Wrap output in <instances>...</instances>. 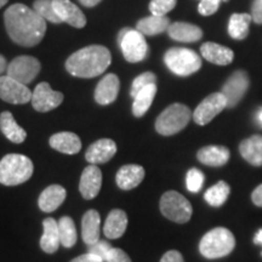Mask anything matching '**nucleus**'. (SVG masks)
Instances as JSON below:
<instances>
[{
  "instance_id": "f257e3e1",
  "label": "nucleus",
  "mask_w": 262,
  "mask_h": 262,
  "mask_svg": "<svg viewBox=\"0 0 262 262\" xmlns=\"http://www.w3.org/2000/svg\"><path fill=\"white\" fill-rule=\"evenodd\" d=\"M4 22L9 37L21 47H35L47 33V21L24 4L9 6L4 14Z\"/></svg>"
},
{
  "instance_id": "f03ea898",
  "label": "nucleus",
  "mask_w": 262,
  "mask_h": 262,
  "mask_svg": "<svg viewBox=\"0 0 262 262\" xmlns=\"http://www.w3.org/2000/svg\"><path fill=\"white\" fill-rule=\"evenodd\" d=\"M112 56L106 47L90 45L72 54L66 61V70L78 78H95L110 67Z\"/></svg>"
},
{
  "instance_id": "7ed1b4c3",
  "label": "nucleus",
  "mask_w": 262,
  "mask_h": 262,
  "mask_svg": "<svg viewBox=\"0 0 262 262\" xmlns=\"http://www.w3.org/2000/svg\"><path fill=\"white\" fill-rule=\"evenodd\" d=\"M32 160L24 155L11 153L0 160V183L5 186H18L32 178Z\"/></svg>"
},
{
  "instance_id": "20e7f679",
  "label": "nucleus",
  "mask_w": 262,
  "mask_h": 262,
  "mask_svg": "<svg viewBox=\"0 0 262 262\" xmlns=\"http://www.w3.org/2000/svg\"><path fill=\"white\" fill-rule=\"evenodd\" d=\"M235 238L231 231L225 227H216L203 235L199 243V251L206 258H221L233 251Z\"/></svg>"
},
{
  "instance_id": "39448f33",
  "label": "nucleus",
  "mask_w": 262,
  "mask_h": 262,
  "mask_svg": "<svg viewBox=\"0 0 262 262\" xmlns=\"http://www.w3.org/2000/svg\"><path fill=\"white\" fill-rule=\"evenodd\" d=\"M191 110L182 103H173L166 107L156 120L157 133L163 136H171L185 129L191 120Z\"/></svg>"
},
{
  "instance_id": "423d86ee",
  "label": "nucleus",
  "mask_w": 262,
  "mask_h": 262,
  "mask_svg": "<svg viewBox=\"0 0 262 262\" xmlns=\"http://www.w3.org/2000/svg\"><path fill=\"white\" fill-rule=\"evenodd\" d=\"M166 67L173 74L180 77H187L201 70L202 58L191 49L171 48L164 55Z\"/></svg>"
},
{
  "instance_id": "0eeeda50",
  "label": "nucleus",
  "mask_w": 262,
  "mask_h": 262,
  "mask_svg": "<svg viewBox=\"0 0 262 262\" xmlns=\"http://www.w3.org/2000/svg\"><path fill=\"white\" fill-rule=\"evenodd\" d=\"M160 211L170 221L186 224L191 220L193 209L188 199L176 191L165 192L160 198Z\"/></svg>"
},
{
  "instance_id": "6e6552de",
  "label": "nucleus",
  "mask_w": 262,
  "mask_h": 262,
  "mask_svg": "<svg viewBox=\"0 0 262 262\" xmlns=\"http://www.w3.org/2000/svg\"><path fill=\"white\" fill-rule=\"evenodd\" d=\"M118 42L125 57L130 63H137L143 61L148 54V45L145 35L137 29L124 28L118 34Z\"/></svg>"
},
{
  "instance_id": "1a4fd4ad",
  "label": "nucleus",
  "mask_w": 262,
  "mask_h": 262,
  "mask_svg": "<svg viewBox=\"0 0 262 262\" xmlns=\"http://www.w3.org/2000/svg\"><path fill=\"white\" fill-rule=\"evenodd\" d=\"M39 72H40V62L35 57L27 55L14 58L6 68V75L25 85L32 83Z\"/></svg>"
},
{
  "instance_id": "9d476101",
  "label": "nucleus",
  "mask_w": 262,
  "mask_h": 262,
  "mask_svg": "<svg viewBox=\"0 0 262 262\" xmlns=\"http://www.w3.org/2000/svg\"><path fill=\"white\" fill-rule=\"evenodd\" d=\"M227 108L226 98L221 93H214L206 96L193 112V120L198 125H206L214 118Z\"/></svg>"
},
{
  "instance_id": "9b49d317",
  "label": "nucleus",
  "mask_w": 262,
  "mask_h": 262,
  "mask_svg": "<svg viewBox=\"0 0 262 262\" xmlns=\"http://www.w3.org/2000/svg\"><path fill=\"white\" fill-rule=\"evenodd\" d=\"M249 84H250V80H249L247 72L244 71H235L226 80L224 86H222L221 94L226 98L227 108H234L241 102L249 89Z\"/></svg>"
},
{
  "instance_id": "f8f14e48",
  "label": "nucleus",
  "mask_w": 262,
  "mask_h": 262,
  "mask_svg": "<svg viewBox=\"0 0 262 262\" xmlns=\"http://www.w3.org/2000/svg\"><path fill=\"white\" fill-rule=\"evenodd\" d=\"M32 106L38 112H49L55 110L63 102V94L60 91H54L50 84L39 83L32 94Z\"/></svg>"
},
{
  "instance_id": "ddd939ff",
  "label": "nucleus",
  "mask_w": 262,
  "mask_h": 262,
  "mask_svg": "<svg viewBox=\"0 0 262 262\" xmlns=\"http://www.w3.org/2000/svg\"><path fill=\"white\" fill-rule=\"evenodd\" d=\"M0 98L12 104H25L32 100V93L27 85L4 75L0 77Z\"/></svg>"
},
{
  "instance_id": "4468645a",
  "label": "nucleus",
  "mask_w": 262,
  "mask_h": 262,
  "mask_svg": "<svg viewBox=\"0 0 262 262\" xmlns=\"http://www.w3.org/2000/svg\"><path fill=\"white\" fill-rule=\"evenodd\" d=\"M52 5L62 22H66L74 28H83L86 25L84 12L70 0H52Z\"/></svg>"
},
{
  "instance_id": "2eb2a0df",
  "label": "nucleus",
  "mask_w": 262,
  "mask_h": 262,
  "mask_svg": "<svg viewBox=\"0 0 262 262\" xmlns=\"http://www.w3.org/2000/svg\"><path fill=\"white\" fill-rule=\"evenodd\" d=\"M101 185H102V172L100 168L94 164L86 166L81 173L79 182V191L83 198L88 201L96 198L101 191Z\"/></svg>"
},
{
  "instance_id": "dca6fc26",
  "label": "nucleus",
  "mask_w": 262,
  "mask_h": 262,
  "mask_svg": "<svg viewBox=\"0 0 262 262\" xmlns=\"http://www.w3.org/2000/svg\"><path fill=\"white\" fill-rule=\"evenodd\" d=\"M120 89L119 78L116 74L104 75L95 90V100L101 106L113 103L117 100Z\"/></svg>"
},
{
  "instance_id": "f3484780",
  "label": "nucleus",
  "mask_w": 262,
  "mask_h": 262,
  "mask_svg": "<svg viewBox=\"0 0 262 262\" xmlns=\"http://www.w3.org/2000/svg\"><path fill=\"white\" fill-rule=\"evenodd\" d=\"M117 153V145L113 140L111 139H101L94 142L86 153L85 158L90 164H103L110 162Z\"/></svg>"
},
{
  "instance_id": "a211bd4d",
  "label": "nucleus",
  "mask_w": 262,
  "mask_h": 262,
  "mask_svg": "<svg viewBox=\"0 0 262 262\" xmlns=\"http://www.w3.org/2000/svg\"><path fill=\"white\" fill-rule=\"evenodd\" d=\"M145 179V169L137 164H127L118 170L116 181L118 187L124 191L136 188Z\"/></svg>"
},
{
  "instance_id": "6ab92c4d",
  "label": "nucleus",
  "mask_w": 262,
  "mask_h": 262,
  "mask_svg": "<svg viewBox=\"0 0 262 262\" xmlns=\"http://www.w3.org/2000/svg\"><path fill=\"white\" fill-rule=\"evenodd\" d=\"M201 52L206 61L217 66H227L234 60V52L231 49L216 42H204L201 47Z\"/></svg>"
},
{
  "instance_id": "aec40b11",
  "label": "nucleus",
  "mask_w": 262,
  "mask_h": 262,
  "mask_svg": "<svg viewBox=\"0 0 262 262\" xmlns=\"http://www.w3.org/2000/svg\"><path fill=\"white\" fill-rule=\"evenodd\" d=\"M101 234V217L98 211L88 210L81 219V237L84 243L88 245L95 244L100 241Z\"/></svg>"
},
{
  "instance_id": "412c9836",
  "label": "nucleus",
  "mask_w": 262,
  "mask_h": 262,
  "mask_svg": "<svg viewBox=\"0 0 262 262\" xmlns=\"http://www.w3.org/2000/svg\"><path fill=\"white\" fill-rule=\"evenodd\" d=\"M49 143L54 149L64 155H77L81 149V141L79 136L74 133H57L52 135L49 140Z\"/></svg>"
},
{
  "instance_id": "4be33fe9",
  "label": "nucleus",
  "mask_w": 262,
  "mask_h": 262,
  "mask_svg": "<svg viewBox=\"0 0 262 262\" xmlns=\"http://www.w3.org/2000/svg\"><path fill=\"white\" fill-rule=\"evenodd\" d=\"M67 192L60 185H51L41 192L39 195L38 204L40 210L44 212H52L64 202Z\"/></svg>"
},
{
  "instance_id": "5701e85b",
  "label": "nucleus",
  "mask_w": 262,
  "mask_h": 262,
  "mask_svg": "<svg viewBox=\"0 0 262 262\" xmlns=\"http://www.w3.org/2000/svg\"><path fill=\"white\" fill-rule=\"evenodd\" d=\"M42 227H44V232L40 238V248L48 254L56 253L61 245L58 222L55 219L48 217L42 221Z\"/></svg>"
},
{
  "instance_id": "b1692460",
  "label": "nucleus",
  "mask_w": 262,
  "mask_h": 262,
  "mask_svg": "<svg viewBox=\"0 0 262 262\" xmlns=\"http://www.w3.org/2000/svg\"><path fill=\"white\" fill-rule=\"evenodd\" d=\"M196 158L208 166H224L229 160V149L225 146H205L198 150Z\"/></svg>"
},
{
  "instance_id": "393cba45",
  "label": "nucleus",
  "mask_w": 262,
  "mask_h": 262,
  "mask_svg": "<svg viewBox=\"0 0 262 262\" xmlns=\"http://www.w3.org/2000/svg\"><path fill=\"white\" fill-rule=\"evenodd\" d=\"M169 37L176 41L194 42L203 37V31L198 26L187 22H175L168 28Z\"/></svg>"
},
{
  "instance_id": "a878e982",
  "label": "nucleus",
  "mask_w": 262,
  "mask_h": 262,
  "mask_svg": "<svg viewBox=\"0 0 262 262\" xmlns=\"http://www.w3.org/2000/svg\"><path fill=\"white\" fill-rule=\"evenodd\" d=\"M239 152L249 164L262 166V136L253 135L242 141Z\"/></svg>"
},
{
  "instance_id": "bb28decb",
  "label": "nucleus",
  "mask_w": 262,
  "mask_h": 262,
  "mask_svg": "<svg viewBox=\"0 0 262 262\" xmlns=\"http://www.w3.org/2000/svg\"><path fill=\"white\" fill-rule=\"evenodd\" d=\"M127 227L126 212L120 209H114L108 214L106 224L103 227V233L110 239H118L125 233Z\"/></svg>"
},
{
  "instance_id": "cd10ccee",
  "label": "nucleus",
  "mask_w": 262,
  "mask_h": 262,
  "mask_svg": "<svg viewBox=\"0 0 262 262\" xmlns=\"http://www.w3.org/2000/svg\"><path fill=\"white\" fill-rule=\"evenodd\" d=\"M0 130L6 139L14 143H22L27 137L26 130L16 123L14 116L8 111L0 114Z\"/></svg>"
},
{
  "instance_id": "c85d7f7f",
  "label": "nucleus",
  "mask_w": 262,
  "mask_h": 262,
  "mask_svg": "<svg viewBox=\"0 0 262 262\" xmlns=\"http://www.w3.org/2000/svg\"><path fill=\"white\" fill-rule=\"evenodd\" d=\"M170 21L166 16L150 15L148 17L140 19L136 25V29L143 35H157L168 31Z\"/></svg>"
},
{
  "instance_id": "c756f323",
  "label": "nucleus",
  "mask_w": 262,
  "mask_h": 262,
  "mask_svg": "<svg viewBox=\"0 0 262 262\" xmlns=\"http://www.w3.org/2000/svg\"><path fill=\"white\" fill-rule=\"evenodd\" d=\"M157 94V85L150 84L148 86H146L145 89H142L139 94L134 97V103H133V113L134 116L140 118L143 117L146 114L147 111L149 110V107L152 106L153 100H155Z\"/></svg>"
},
{
  "instance_id": "7c9ffc66",
  "label": "nucleus",
  "mask_w": 262,
  "mask_h": 262,
  "mask_svg": "<svg viewBox=\"0 0 262 262\" xmlns=\"http://www.w3.org/2000/svg\"><path fill=\"white\" fill-rule=\"evenodd\" d=\"M253 21L249 14H233L228 22V33L233 39L243 40L249 34V26Z\"/></svg>"
},
{
  "instance_id": "2f4dec72",
  "label": "nucleus",
  "mask_w": 262,
  "mask_h": 262,
  "mask_svg": "<svg viewBox=\"0 0 262 262\" xmlns=\"http://www.w3.org/2000/svg\"><path fill=\"white\" fill-rule=\"evenodd\" d=\"M229 192H231V188H229L228 183L225 181H220L205 192L204 199L209 205L221 206L227 201Z\"/></svg>"
},
{
  "instance_id": "473e14b6",
  "label": "nucleus",
  "mask_w": 262,
  "mask_h": 262,
  "mask_svg": "<svg viewBox=\"0 0 262 262\" xmlns=\"http://www.w3.org/2000/svg\"><path fill=\"white\" fill-rule=\"evenodd\" d=\"M58 231H60L61 245L64 248H72L77 243V228L74 221L70 216H63L58 221Z\"/></svg>"
},
{
  "instance_id": "72a5a7b5",
  "label": "nucleus",
  "mask_w": 262,
  "mask_h": 262,
  "mask_svg": "<svg viewBox=\"0 0 262 262\" xmlns=\"http://www.w3.org/2000/svg\"><path fill=\"white\" fill-rule=\"evenodd\" d=\"M33 10L39 16H41L45 21L51 22V24H61V19L55 12L54 5H52V0H35L33 3Z\"/></svg>"
},
{
  "instance_id": "f704fd0d",
  "label": "nucleus",
  "mask_w": 262,
  "mask_h": 262,
  "mask_svg": "<svg viewBox=\"0 0 262 262\" xmlns=\"http://www.w3.org/2000/svg\"><path fill=\"white\" fill-rule=\"evenodd\" d=\"M156 81H157V77L155 73H152V72H145V73L140 74L139 77L135 78V80L133 81V84H131V89H130L131 97H135L141 90L145 89L146 86H148L150 84H156Z\"/></svg>"
},
{
  "instance_id": "c9c22d12",
  "label": "nucleus",
  "mask_w": 262,
  "mask_h": 262,
  "mask_svg": "<svg viewBox=\"0 0 262 262\" xmlns=\"http://www.w3.org/2000/svg\"><path fill=\"white\" fill-rule=\"evenodd\" d=\"M203 183H204V173L196 168L189 170L186 176V186H187L188 191L198 193L203 187Z\"/></svg>"
},
{
  "instance_id": "e433bc0d",
  "label": "nucleus",
  "mask_w": 262,
  "mask_h": 262,
  "mask_svg": "<svg viewBox=\"0 0 262 262\" xmlns=\"http://www.w3.org/2000/svg\"><path fill=\"white\" fill-rule=\"evenodd\" d=\"M178 0H152L149 3V11L155 16H165L176 6Z\"/></svg>"
},
{
  "instance_id": "4c0bfd02",
  "label": "nucleus",
  "mask_w": 262,
  "mask_h": 262,
  "mask_svg": "<svg viewBox=\"0 0 262 262\" xmlns=\"http://www.w3.org/2000/svg\"><path fill=\"white\" fill-rule=\"evenodd\" d=\"M88 247H89V249H88V253L96 255V256L102 258L104 262H106L108 253H110L111 249H112L111 244L106 241H98L95 244L88 245Z\"/></svg>"
},
{
  "instance_id": "58836bf2",
  "label": "nucleus",
  "mask_w": 262,
  "mask_h": 262,
  "mask_svg": "<svg viewBox=\"0 0 262 262\" xmlns=\"http://www.w3.org/2000/svg\"><path fill=\"white\" fill-rule=\"evenodd\" d=\"M222 0H201L198 5L199 14L203 16H211L220 8Z\"/></svg>"
},
{
  "instance_id": "ea45409f",
  "label": "nucleus",
  "mask_w": 262,
  "mask_h": 262,
  "mask_svg": "<svg viewBox=\"0 0 262 262\" xmlns=\"http://www.w3.org/2000/svg\"><path fill=\"white\" fill-rule=\"evenodd\" d=\"M106 262H133L125 251L119 248H112L107 255Z\"/></svg>"
},
{
  "instance_id": "a19ab883",
  "label": "nucleus",
  "mask_w": 262,
  "mask_h": 262,
  "mask_svg": "<svg viewBox=\"0 0 262 262\" xmlns=\"http://www.w3.org/2000/svg\"><path fill=\"white\" fill-rule=\"evenodd\" d=\"M251 18L255 24L262 25V0H254L251 6Z\"/></svg>"
},
{
  "instance_id": "79ce46f5",
  "label": "nucleus",
  "mask_w": 262,
  "mask_h": 262,
  "mask_svg": "<svg viewBox=\"0 0 262 262\" xmlns=\"http://www.w3.org/2000/svg\"><path fill=\"white\" fill-rule=\"evenodd\" d=\"M160 262H185L181 253L178 250H169L163 255Z\"/></svg>"
},
{
  "instance_id": "37998d69",
  "label": "nucleus",
  "mask_w": 262,
  "mask_h": 262,
  "mask_svg": "<svg viewBox=\"0 0 262 262\" xmlns=\"http://www.w3.org/2000/svg\"><path fill=\"white\" fill-rule=\"evenodd\" d=\"M71 262H104V261L102 260V258L96 256V255L86 253V254L80 255V256L73 258Z\"/></svg>"
},
{
  "instance_id": "c03bdc74",
  "label": "nucleus",
  "mask_w": 262,
  "mask_h": 262,
  "mask_svg": "<svg viewBox=\"0 0 262 262\" xmlns=\"http://www.w3.org/2000/svg\"><path fill=\"white\" fill-rule=\"evenodd\" d=\"M251 201H253L255 205L262 208V183L258 185L257 187L254 189L253 193H251Z\"/></svg>"
},
{
  "instance_id": "a18cd8bd",
  "label": "nucleus",
  "mask_w": 262,
  "mask_h": 262,
  "mask_svg": "<svg viewBox=\"0 0 262 262\" xmlns=\"http://www.w3.org/2000/svg\"><path fill=\"white\" fill-rule=\"evenodd\" d=\"M101 2H102V0H79L80 4L84 5L85 8H94V6L100 4Z\"/></svg>"
},
{
  "instance_id": "49530a36",
  "label": "nucleus",
  "mask_w": 262,
  "mask_h": 262,
  "mask_svg": "<svg viewBox=\"0 0 262 262\" xmlns=\"http://www.w3.org/2000/svg\"><path fill=\"white\" fill-rule=\"evenodd\" d=\"M6 68H8V64H6L5 57L3 56V55H0V74L4 71H6Z\"/></svg>"
},
{
  "instance_id": "de8ad7c7",
  "label": "nucleus",
  "mask_w": 262,
  "mask_h": 262,
  "mask_svg": "<svg viewBox=\"0 0 262 262\" xmlns=\"http://www.w3.org/2000/svg\"><path fill=\"white\" fill-rule=\"evenodd\" d=\"M254 242L256 244H262V229H260V231L256 233V235H255Z\"/></svg>"
},
{
  "instance_id": "09e8293b",
  "label": "nucleus",
  "mask_w": 262,
  "mask_h": 262,
  "mask_svg": "<svg viewBox=\"0 0 262 262\" xmlns=\"http://www.w3.org/2000/svg\"><path fill=\"white\" fill-rule=\"evenodd\" d=\"M257 120H258V123H260L261 125H262V110L257 114Z\"/></svg>"
},
{
  "instance_id": "8fccbe9b",
  "label": "nucleus",
  "mask_w": 262,
  "mask_h": 262,
  "mask_svg": "<svg viewBox=\"0 0 262 262\" xmlns=\"http://www.w3.org/2000/svg\"><path fill=\"white\" fill-rule=\"evenodd\" d=\"M8 2L9 0H0V9H2L4 5H6V3Z\"/></svg>"
},
{
  "instance_id": "3c124183",
  "label": "nucleus",
  "mask_w": 262,
  "mask_h": 262,
  "mask_svg": "<svg viewBox=\"0 0 262 262\" xmlns=\"http://www.w3.org/2000/svg\"><path fill=\"white\" fill-rule=\"evenodd\" d=\"M222 2H225V3H227V2H228V0H222Z\"/></svg>"
}]
</instances>
